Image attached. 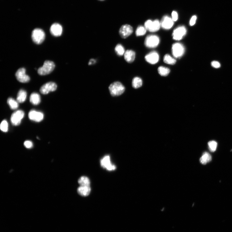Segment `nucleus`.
I'll list each match as a JSON object with an SVG mask.
<instances>
[{
  "label": "nucleus",
  "instance_id": "1",
  "mask_svg": "<svg viewBox=\"0 0 232 232\" xmlns=\"http://www.w3.org/2000/svg\"><path fill=\"white\" fill-rule=\"evenodd\" d=\"M111 95L113 96H119L122 94L125 90V88L119 82L113 83L109 87Z\"/></svg>",
  "mask_w": 232,
  "mask_h": 232
},
{
  "label": "nucleus",
  "instance_id": "2",
  "mask_svg": "<svg viewBox=\"0 0 232 232\" xmlns=\"http://www.w3.org/2000/svg\"><path fill=\"white\" fill-rule=\"evenodd\" d=\"M55 67V64L53 62L46 61L44 62L43 66L38 68V73L41 76L48 75L53 71Z\"/></svg>",
  "mask_w": 232,
  "mask_h": 232
},
{
  "label": "nucleus",
  "instance_id": "3",
  "mask_svg": "<svg viewBox=\"0 0 232 232\" xmlns=\"http://www.w3.org/2000/svg\"><path fill=\"white\" fill-rule=\"evenodd\" d=\"M45 34L40 28L34 29L32 33L31 38L33 42L37 44H40L45 40Z\"/></svg>",
  "mask_w": 232,
  "mask_h": 232
},
{
  "label": "nucleus",
  "instance_id": "4",
  "mask_svg": "<svg viewBox=\"0 0 232 232\" xmlns=\"http://www.w3.org/2000/svg\"><path fill=\"white\" fill-rule=\"evenodd\" d=\"M173 55L176 58H180L183 56L185 51L184 46L182 44L176 43L173 44L172 47Z\"/></svg>",
  "mask_w": 232,
  "mask_h": 232
},
{
  "label": "nucleus",
  "instance_id": "5",
  "mask_svg": "<svg viewBox=\"0 0 232 232\" xmlns=\"http://www.w3.org/2000/svg\"><path fill=\"white\" fill-rule=\"evenodd\" d=\"M160 43V39L158 37L155 35H150L145 38V44L147 47L154 48L158 45Z\"/></svg>",
  "mask_w": 232,
  "mask_h": 232
},
{
  "label": "nucleus",
  "instance_id": "6",
  "mask_svg": "<svg viewBox=\"0 0 232 232\" xmlns=\"http://www.w3.org/2000/svg\"><path fill=\"white\" fill-rule=\"evenodd\" d=\"M160 27V22L158 20L154 21L149 20L145 23V27L146 30L151 32H154L158 31Z\"/></svg>",
  "mask_w": 232,
  "mask_h": 232
},
{
  "label": "nucleus",
  "instance_id": "7",
  "mask_svg": "<svg viewBox=\"0 0 232 232\" xmlns=\"http://www.w3.org/2000/svg\"><path fill=\"white\" fill-rule=\"evenodd\" d=\"M25 113L22 110H18L12 113L11 117V122L12 125L18 126L20 124L24 117Z\"/></svg>",
  "mask_w": 232,
  "mask_h": 232
},
{
  "label": "nucleus",
  "instance_id": "8",
  "mask_svg": "<svg viewBox=\"0 0 232 232\" xmlns=\"http://www.w3.org/2000/svg\"><path fill=\"white\" fill-rule=\"evenodd\" d=\"M186 33V29L185 26L179 27L175 29L173 32V38L176 41H180L185 36Z\"/></svg>",
  "mask_w": 232,
  "mask_h": 232
},
{
  "label": "nucleus",
  "instance_id": "9",
  "mask_svg": "<svg viewBox=\"0 0 232 232\" xmlns=\"http://www.w3.org/2000/svg\"><path fill=\"white\" fill-rule=\"evenodd\" d=\"M15 76L17 80L21 83H27L30 80V77L26 74V69L24 68L19 69L16 72Z\"/></svg>",
  "mask_w": 232,
  "mask_h": 232
},
{
  "label": "nucleus",
  "instance_id": "10",
  "mask_svg": "<svg viewBox=\"0 0 232 232\" xmlns=\"http://www.w3.org/2000/svg\"><path fill=\"white\" fill-rule=\"evenodd\" d=\"M56 84L53 82H48L41 87L40 91L44 95L47 94L49 92L55 91L57 89Z\"/></svg>",
  "mask_w": 232,
  "mask_h": 232
},
{
  "label": "nucleus",
  "instance_id": "11",
  "mask_svg": "<svg viewBox=\"0 0 232 232\" xmlns=\"http://www.w3.org/2000/svg\"><path fill=\"white\" fill-rule=\"evenodd\" d=\"M133 32L132 27L129 25H122L119 30V34L123 38L125 39L131 35Z\"/></svg>",
  "mask_w": 232,
  "mask_h": 232
},
{
  "label": "nucleus",
  "instance_id": "12",
  "mask_svg": "<svg viewBox=\"0 0 232 232\" xmlns=\"http://www.w3.org/2000/svg\"><path fill=\"white\" fill-rule=\"evenodd\" d=\"M101 165L103 168L109 171L114 170L116 169V166L111 163L110 156L108 155L105 156L101 160Z\"/></svg>",
  "mask_w": 232,
  "mask_h": 232
},
{
  "label": "nucleus",
  "instance_id": "13",
  "mask_svg": "<svg viewBox=\"0 0 232 232\" xmlns=\"http://www.w3.org/2000/svg\"><path fill=\"white\" fill-rule=\"evenodd\" d=\"M44 114L41 112L34 110L31 111L28 113V117L31 120L36 122L41 121L44 118Z\"/></svg>",
  "mask_w": 232,
  "mask_h": 232
},
{
  "label": "nucleus",
  "instance_id": "14",
  "mask_svg": "<svg viewBox=\"0 0 232 232\" xmlns=\"http://www.w3.org/2000/svg\"><path fill=\"white\" fill-rule=\"evenodd\" d=\"M161 26L165 29L171 28L174 25V21L172 18L168 16H165L163 18L160 22Z\"/></svg>",
  "mask_w": 232,
  "mask_h": 232
},
{
  "label": "nucleus",
  "instance_id": "15",
  "mask_svg": "<svg viewBox=\"0 0 232 232\" xmlns=\"http://www.w3.org/2000/svg\"><path fill=\"white\" fill-rule=\"evenodd\" d=\"M50 32L52 35L55 37H59L61 35L63 28L60 24L55 23L52 25L50 28Z\"/></svg>",
  "mask_w": 232,
  "mask_h": 232
},
{
  "label": "nucleus",
  "instance_id": "16",
  "mask_svg": "<svg viewBox=\"0 0 232 232\" xmlns=\"http://www.w3.org/2000/svg\"><path fill=\"white\" fill-rule=\"evenodd\" d=\"M146 61L151 64H155L158 62L159 55L155 51H153L148 54L145 57Z\"/></svg>",
  "mask_w": 232,
  "mask_h": 232
},
{
  "label": "nucleus",
  "instance_id": "17",
  "mask_svg": "<svg viewBox=\"0 0 232 232\" xmlns=\"http://www.w3.org/2000/svg\"><path fill=\"white\" fill-rule=\"evenodd\" d=\"M124 58L128 63H131L134 62L136 57V53L132 50H128L124 54Z\"/></svg>",
  "mask_w": 232,
  "mask_h": 232
},
{
  "label": "nucleus",
  "instance_id": "18",
  "mask_svg": "<svg viewBox=\"0 0 232 232\" xmlns=\"http://www.w3.org/2000/svg\"><path fill=\"white\" fill-rule=\"evenodd\" d=\"M91 191L90 186H80L77 189V192L83 196H87L90 194Z\"/></svg>",
  "mask_w": 232,
  "mask_h": 232
},
{
  "label": "nucleus",
  "instance_id": "19",
  "mask_svg": "<svg viewBox=\"0 0 232 232\" xmlns=\"http://www.w3.org/2000/svg\"><path fill=\"white\" fill-rule=\"evenodd\" d=\"M30 101L33 105H38L41 102V98L40 95L37 93H32L30 97Z\"/></svg>",
  "mask_w": 232,
  "mask_h": 232
},
{
  "label": "nucleus",
  "instance_id": "20",
  "mask_svg": "<svg viewBox=\"0 0 232 232\" xmlns=\"http://www.w3.org/2000/svg\"><path fill=\"white\" fill-rule=\"evenodd\" d=\"M27 96V92L24 90H21L18 92L17 98L18 103H23L25 101Z\"/></svg>",
  "mask_w": 232,
  "mask_h": 232
},
{
  "label": "nucleus",
  "instance_id": "21",
  "mask_svg": "<svg viewBox=\"0 0 232 232\" xmlns=\"http://www.w3.org/2000/svg\"><path fill=\"white\" fill-rule=\"evenodd\" d=\"M211 160V156L209 153L205 152L202 155L200 159L201 163L205 165Z\"/></svg>",
  "mask_w": 232,
  "mask_h": 232
},
{
  "label": "nucleus",
  "instance_id": "22",
  "mask_svg": "<svg viewBox=\"0 0 232 232\" xmlns=\"http://www.w3.org/2000/svg\"><path fill=\"white\" fill-rule=\"evenodd\" d=\"M142 80L140 78L136 77L133 78L132 82V85L133 88L136 89L139 88L142 86Z\"/></svg>",
  "mask_w": 232,
  "mask_h": 232
},
{
  "label": "nucleus",
  "instance_id": "23",
  "mask_svg": "<svg viewBox=\"0 0 232 232\" xmlns=\"http://www.w3.org/2000/svg\"><path fill=\"white\" fill-rule=\"evenodd\" d=\"M78 182L80 186H90V180L86 176H83L81 177L78 180Z\"/></svg>",
  "mask_w": 232,
  "mask_h": 232
},
{
  "label": "nucleus",
  "instance_id": "24",
  "mask_svg": "<svg viewBox=\"0 0 232 232\" xmlns=\"http://www.w3.org/2000/svg\"><path fill=\"white\" fill-rule=\"evenodd\" d=\"M8 104L11 109L15 110L18 107V103L11 98H9L7 101Z\"/></svg>",
  "mask_w": 232,
  "mask_h": 232
},
{
  "label": "nucleus",
  "instance_id": "25",
  "mask_svg": "<svg viewBox=\"0 0 232 232\" xmlns=\"http://www.w3.org/2000/svg\"><path fill=\"white\" fill-rule=\"evenodd\" d=\"M158 71L159 74L163 77H166L168 75L170 72L169 68L162 66L159 67L158 68Z\"/></svg>",
  "mask_w": 232,
  "mask_h": 232
},
{
  "label": "nucleus",
  "instance_id": "26",
  "mask_svg": "<svg viewBox=\"0 0 232 232\" xmlns=\"http://www.w3.org/2000/svg\"><path fill=\"white\" fill-rule=\"evenodd\" d=\"M164 62L169 65H174L176 63V61L172 57L168 54H166L164 57Z\"/></svg>",
  "mask_w": 232,
  "mask_h": 232
},
{
  "label": "nucleus",
  "instance_id": "27",
  "mask_svg": "<svg viewBox=\"0 0 232 232\" xmlns=\"http://www.w3.org/2000/svg\"><path fill=\"white\" fill-rule=\"evenodd\" d=\"M115 51L118 56H121L124 55L125 49L121 44H118L115 48Z\"/></svg>",
  "mask_w": 232,
  "mask_h": 232
},
{
  "label": "nucleus",
  "instance_id": "28",
  "mask_svg": "<svg viewBox=\"0 0 232 232\" xmlns=\"http://www.w3.org/2000/svg\"><path fill=\"white\" fill-rule=\"evenodd\" d=\"M146 29L145 27L139 26L138 27L136 31V34L137 36H144L146 32Z\"/></svg>",
  "mask_w": 232,
  "mask_h": 232
},
{
  "label": "nucleus",
  "instance_id": "29",
  "mask_svg": "<svg viewBox=\"0 0 232 232\" xmlns=\"http://www.w3.org/2000/svg\"><path fill=\"white\" fill-rule=\"evenodd\" d=\"M209 149L211 152H214L216 150L217 143L214 141H211L208 143Z\"/></svg>",
  "mask_w": 232,
  "mask_h": 232
},
{
  "label": "nucleus",
  "instance_id": "30",
  "mask_svg": "<svg viewBox=\"0 0 232 232\" xmlns=\"http://www.w3.org/2000/svg\"><path fill=\"white\" fill-rule=\"evenodd\" d=\"M1 130L4 132H6L8 130V124L6 120H3L1 123L0 126Z\"/></svg>",
  "mask_w": 232,
  "mask_h": 232
},
{
  "label": "nucleus",
  "instance_id": "31",
  "mask_svg": "<svg viewBox=\"0 0 232 232\" xmlns=\"http://www.w3.org/2000/svg\"><path fill=\"white\" fill-rule=\"evenodd\" d=\"M24 145L27 149H31L33 146L32 142L30 141H26L24 142Z\"/></svg>",
  "mask_w": 232,
  "mask_h": 232
},
{
  "label": "nucleus",
  "instance_id": "32",
  "mask_svg": "<svg viewBox=\"0 0 232 232\" xmlns=\"http://www.w3.org/2000/svg\"><path fill=\"white\" fill-rule=\"evenodd\" d=\"M172 19L174 21H176L178 19V14L175 11H173L172 14Z\"/></svg>",
  "mask_w": 232,
  "mask_h": 232
},
{
  "label": "nucleus",
  "instance_id": "33",
  "mask_svg": "<svg viewBox=\"0 0 232 232\" xmlns=\"http://www.w3.org/2000/svg\"><path fill=\"white\" fill-rule=\"evenodd\" d=\"M211 65L214 67L218 68L221 67V64L220 63L217 61H213L211 63Z\"/></svg>",
  "mask_w": 232,
  "mask_h": 232
},
{
  "label": "nucleus",
  "instance_id": "34",
  "mask_svg": "<svg viewBox=\"0 0 232 232\" xmlns=\"http://www.w3.org/2000/svg\"><path fill=\"white\" fill-rule=\"evenodd\" d=\"M196 19L197 17L196 16H194L192 17L190 21V24L191 26L194 25L195 24Z\"/></svg>",
  "mask_w": 232,
  "mask_h": 232
},
{
  "label": "nucleus",
  "instance_id": "35",
  "mask_svg": "<svg viewBox=\"0 0 232 232\" xmlns=\"http://www.w3.org/2000/svg\"><path fill=\"white\" fill-rule=\"evenodd\" d=\"M96 62V60H95V59H91V60H90L89 62L88 63V65H92V64H95Z\"/></svg>",
  "mask_w": 232,
  "mask_h": 232
},
{
  "label": "nucleus",
  "instance_id": "36",
  "mask_svg": "<svg viewBox=\"0 0 232 232\" xmlns=\"http://www.w3.org/2000/svg\"><path fill=\"white\" fill-rule=\"evenodd\" d=\"M99 1H104V0H99Z\"/></svg>",
  "mask_w": 232,
  "mask_h": 232
}]
</instances>
